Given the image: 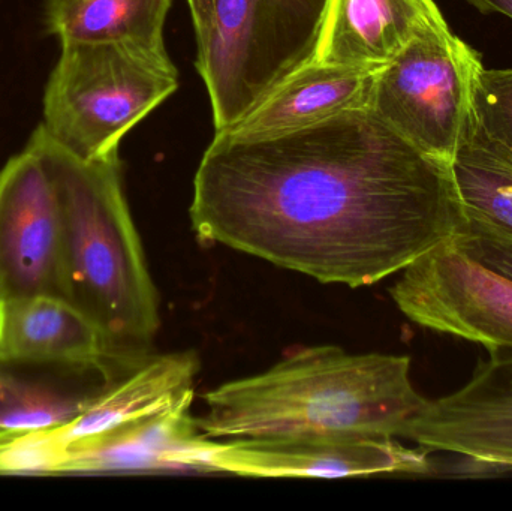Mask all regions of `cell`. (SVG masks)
<instances>
[{
    "label": "cell",
    "instance_id": "21",
    "mask_svg": "<svg viewBox=\"0 0 512 511\" xmlns=\"http://www.w3.org/2000/svg\"><path fill=\"white\" fill-rule=\"evenodd\" d=\"M453 242L463 252L499 275L512 279V236L489 222L465 216Z\"/></svg>",
    "mask_w": 512,
    "mask_h": 511
},
{
    "label": "cell",
    "instance_id": "6",
    "mask_svg": "<svg viewBox=\"0 0 512 511\" xmlns=\"http://www.w3.org/2000/svg\"><path fill=\"white\" fill-rule=\"evenodd\" d=\"M478 50L442 24L403 48L376 74L369 108L421 152L453 165L478 128Z\"/></svg>",
    "mask_w": 512,
    "mask_h": 511
},
{
    "label": "cell",
    "instance_id": "22",
    "mask_svg": "<svg viewBox=\"0 0 512 511\" xmlns=\"http://www.w3.org/2000/svg\"><path fill=\"white\" fill-rule=\"evenodd\" d=\"M189 8L194 21L195 36H197V48L206 44L210 32H212L213 9L215 0H188Z\"/></svg>",
    "mask_w": 512,
    "mask_h": 511
},
{
    "label": "cell",
    "instance_id": "1",
    "mask_svg": "<svg viewBox=\"0 0 512 511\" xmlns=\"http://www.w3.org/2000/svg\"><path fill=\"white\" fill-rule=\"evenodd\" d=\"M191 221L204 242L355 288L453 239L465 212L451 165L363 108L273 137L216 132Z\"/></svg>",
    "mask_w": 512,
    "mask_h": 511
},
{
    "label": "cell",
    "instance_id": "13",
    "mask_svg": "<svg viewBox=\"0 0 512 511\" xmlns=\"http://www.w3.org/2000/svg\"><path fill=\"white\" fill-rule=\"evenodd\" d=\"M378 71L315 60L283 81L245 119L221 132L239 138L273 137L369 108Z\"/></svg>",
    "mask_w": 512,
    "mask_h": 511
},
{
    "label": "cell",
    "instance_id": "9",
    "mask_svg": "<svg viewBox=\"0 0 512 511\" xmlns=\"http://www.w3.org/2000/svg\"><path fill=\"white\" fill-rule=\"evenodd\" d=\"M426 450L396 438L354 434H283L213 441L209 473L246 477H369L433 471Z\"/></svg>",
    "mask_w": 512,
    "mask_h": 511
},
{
    "label": "cell",
    "instance_id": "5",
    "mask_svg": "<svg viewBox=\"0 0 512 511\" xmlns=\"http://www.w3.org/2000/svg\"><path fill=\"white\" fill-rule=\"evenodd\" d=\"M328 0H215L197 66L216 132L230 129L283 81L315 62Z\"/></svg>",
    "mask_w": 512,
    "mask_h": 511
},
{
    "label": "cell",
    "instance_id": "4",
    "mask_svg": "<svg viewBox=\"0 0 512 511\" xmlns=\"http://www.w3.org/2000/svg\"><path fill=\"white\" fill-rule=\"evenodd\" d=\"M179 87L165 47L135 42L63 44L48 77L41 128L84 159L119 152L122 138Z\"/></svg>",
    "mask_w": 512,
    "mask_h": 511
},
{
    "label": "cell",
    "instance_id": "19",
    "mask_svg": "<svg viewBox=\"0 0 512 511\" xmlns=\"http://www.w3.org/2000/svg\"><path fill=\"white\" fill-rule=\"evenodd\" d=\"M68 450L56 428L0 435V474L59 476Z\"/></svg>",
    "mask_w": 512,
    "mask_h": 511
},
{
    "label": "cell",
    "instance_id": "15",
    "mask_svg": "<svg viewBox=\"0 0 512 511\" xmlns=\"http://www.w3.org/2000/svg\"><path fill=\"white\" fill-rule=\"evenodd\" d=\"M198 371L200 360L192 351L152 356L102 390L56 432L69 447L194 399Z\"/></svg>",
    "mask_w": 512,
    "mask_h": 511
},
{
    "label": "cell",
    "instance_id": "2",
    "mask_svg": "<svg viewBox=\"0 0 512 511\" xmlns=\"http://www.w3.org/2000/svg\"><path fill=\"white\" fill-rule=\"evenodd\" d=\"M53 180L62 215L65 300L98 329L125 377L149 360L159 299L123 189L119 152L84 159L41 126L27 141Z\"/></svg>",
    "mask_w": 512,
    "mask_h": 511
},
{
    "label": "cell",
    "instance_id": "10",
    "mask_svg": "<svg viewBox=\"0 0 512 511\" xmlns=\"http://www.w3.org/2000/svg\"><path fill=\"white\" fill-rule=\"evenodd\" d=\"M402 440L457 456L471 474H512V351L490 353L468 383L427 401Z\"/></svg>",
    "mask_w": 512,
    "mask_h": 511
},
{
    "label": "cell",
    "instance_id": "16",
    "mask_svg": "<svg viewBox=\"0 0 512 511\" xmlns=\"http://www.w3.org/2000/svg\"><path fill=\"white\" fill-rule=\"evenodd\" d=\"M0 357L101 366L122 378L108 363L98 329L71 303L54 297L0 302Z\"/></svg>",
    "mask_w": 512,
    "mask_h": 511
},
{
    "label": "cell",
    "instance_id": "23",
    "mask_svg": "<svg viewBox=\"0 0 512 511\" xmlns=\"http://www.w3.org/2000/svg\"><path fill=\"white\" fill-rule=\"evenodd\" d=\"M481 14H502L512 20V0H465Z\"/></svg>",
    "mask_w": 512,
    "mask_h": 511
},
{
    "label": "cell",
    "instance_id": "11",
    "mask_svg": "<svg viewBox=\"0 0 512 511\" xmlns=\"http://www.w3.org/2000/svg\"><path fill=\"white\" fill-rule=\"evenodd\" d=\"M194 399L135 420L92 440L71 444L62 474L198 471L209 473L212 438L191 416Z\"/></svg>",
    "mask_w": 512,
    "mask_h": 511
},
{
    "label": "cell",
    "instance_id": "17",
    "mask_svg": "<svg viewBox=\"0 0 512 511\" xmlns=\"http://www.w3.org/2000/svg\"><path fill=\"white\" fill-rule=\"evenodd\" d=\"M173 0H47L45 27L60 45L135 42L165 47L164 26Z\"/></svg>",
    "mask_w": 512,
    "mask_h": 511
},
{
    "label": "cell",
    "instance_id": "20",
    "mask_svg": "<svg viewBox=\"0 0 512 511\" xmlns=\"http://www.w3.org/2000/svg\"><path fill=\"white\" fill-rule=\"evenodd\" d=\"M475 113L481 131L512 155V68L481 69Z\"/></svg>",
    "mask_w": 512,
    "mask_h": 511
},
{
    "label": "cell",
    "instance_id": "18",
    "mask_svg": "<svg viewBox=\"0 0 512 511\" xmlns=\"http://www.w3.org/2000/svg\"><path fill=\"white\" fill-rule=\"evenodd\" d=\"M451 170L465 216L489 222L512 236L511 153L478 126Z\"/></svg>",
    "mask_w": 512,
    "mask_h": 511
},
{
    "label": "cell",
    "instance_id": "7",
    "mask_svg": "<svg viewBox=\"0 0 512 511\" xmlns=\"http://www.w3.org/2000/svg\"><path fill=\"white\" fill-rule=\"evenodd\" d=\"M412 323L489 353L512 351V279L469 257L453 239L402 270L391 287Z\"/></svg>",
    "mask_w": 512,
    "mask_h": 511
},
{
    "label": "cell",
    "instance_id": "14",
    "mask_svg": "<svg viewBox=\"0 0 512 511\" xmlns=\"http://www.w3.org/2000/svg\"><path fill=\"white\" fill-rule=\"evenodd\" d=\"M117 380L101 366L0 357V435L66 425Z\"/></svg>",
    "mask_w": 512,
    "mask_h": 511
},
{
    "label": "cell",
    "instance_id": "12",
    "mask_svg": "<svg viewBox=\"0 0 512 511\" xmlns=\"http://www.w3.org/2000/svg\"><path fill=\"white\" fill-rule=\"evenodd\" d=\"M442 24L435 0H328L316 62L381 69Z\"/></svg>",
    "mask_w": 512,
    "mask_h": 511
},
{
    "label": "cell",
    "instance_id": "3",
    "mask_svg": "<svg viewBox=\"0 0 512 511\" xmlns=\"http://www.w3.org/2000/svg\"><path fill=\"white\" fill-rule=\"evenodd\" d=\"M427 401L412 384L408 356L351 354L324 345L210 390L197 428L228 440L283 434L397 440Z\"/></svg>",
    "mask_w": 512,
    "mask_h": 511
},
{
    "label": "cell",
    "instance_id": "8",
    "mask_svg": "<svg viewBox=\"0 0 512 511\" xmlns=\"http://www.w3.org/2000/svg\"><path fill=\"white\" fill-rule=\"evenodd\" d=\"M26 297L65 300L59 200L29 144L0 168V302Z\"/></svg>",
    "mask_w": 512,
    "mask_h": 511
}]
</instances>
